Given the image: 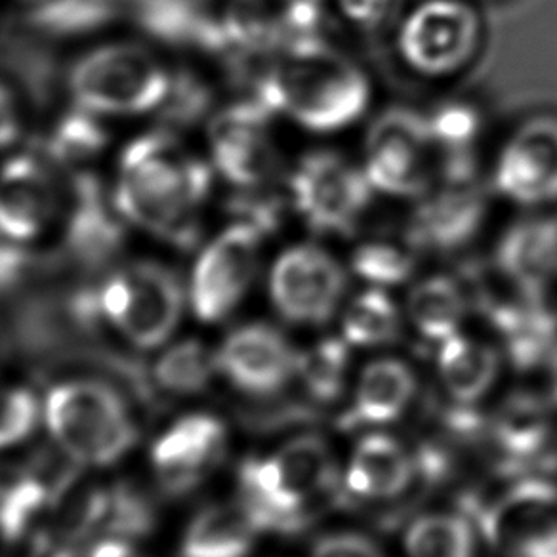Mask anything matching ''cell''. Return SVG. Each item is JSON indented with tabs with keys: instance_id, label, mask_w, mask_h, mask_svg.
<instances>
[{
	"instance_id": "obj_20",
	"label": "cell",
	"mask_w": 557,
	"mask_h": 557,
	"mask_svg": "<svg viewBox=\"0 0 557 557\" xmlns=\"http://www.w3.org/2000/svg\"><path fill=\"white\" fill-rule=\"evenodd\" d=\"M437 369L450 397L462 405H470L491 392L500 367L495 349L455 334L442 342Z\"/></svg>"
},
{
	"instance_id": "obj_6",
	"label": "cell",
	"mask_w": 557,
	"mask_h": 557,
	"mask_svg": "<svg viewBox=\"0 0 557 557\" xmlns=\"http://www.w3.org/2000/svg\"><path fill=\"white\" fill-rule=\"evenodd\" d=\"M45 418L60 449L78 465H113L138 437L123 397L98 380H70L52 387Z\"/></svg>"
},
{
	"instance_id": "obj_10",
	"label": "cell",
	"mask_w": 557,
	"mask_h": 557,
	"mask_svg": "<svg viewBox=\"0 0 557 557\" xmlns=\"http://www.w3.org/2000/svg\"><path fill=\"white\" fill-rule=\"evenodd\" d=\"M488 180L503 201L525 212L557 205V111L539 109L518 119L496 144Z\"/></svg>"
},
{
	"instance_id": "obj_12",
	"label": "cell",
	"mask_w": 557,
	"mask_h": 557,
	"mask_svg": "<svg viewBox=\"0 0 557 557\" xmlns=\"http://www.w3.org/2000/svg\"><path fill=\"white\" fill-rule=\"evenodd\" d=\"M263 240V233L235 220L202 247L187 288L195 318L220 323L239 308L262 271Z\"/></svg>"
},
{
	"instance_id": "obj_9",
	"label": "cell",
	"mask_w": 557,
	"mask_h": 557,
	"mask_svg": "<svg viewBox=\"0 0 557 557\" xmlns=\"http://www.w3.org/2000/svg\"><path fill=\"white\" fill-rule=\"evenodd\" d=\"M376 197L361 161L334 149L300 157L287 178L288 207L311 235H348Z\"/></svg>"
},
{
	"instance_id": "obj_7",
	"label": "cell",
	"mask_w": 557,
	"mask_h": 557,
	"mask_svg": "<svg viewBox=\"0 0 557 557\" xmlns=\"http://www.w3.org/2000/svg\"><path fill=\"white\" fill-rule=\"evenodd\" d=\"M349 263L319 237L290 240L265 265L273 310L288 325L323 326L346 306Z\"/></svg>"
},
{
	"instance_id": "obj_30",
	"label": "cell",
	"mask_w": 557,
	"mask_h": 557,
	"mask_svg": "<svg viewBox=\"0 0 557 557\" xmlns=\"http://www.w3.org/2000/svg\"><path fill=\"white\" fill-rule=\"evenodd\" d=\"M94 116L85 109L65 116L50 138V156L60 161H78L100 151L106 144V132Z\"/></svg>"
},
{
	"instance_id": "obj_35",
	"label": "cell",
	"mask_w": 557,
	"mask_h": 557,
	"mask_svg": "<svg viewBox=\"0 0 557 557\" xmlns=\"http://www.w3.org/2000/svg\"><path fill=\"white\" fill-rule=\"evenodd\" d=\"M88 557H139L124 541H103L88 554Z\"/></svg>"
},
{
	"instance_id": "obj_13",
	"label": "cell",
	"mask_w": 557,
	"mask_h": 557,
	"mask_svg": "<svg viewBox=\"0 0 557 557\" xmlns=\"http://www.w3.org/2000/svg\"><path fill=\"white\" fill-rule=\"evenodd\" d=\"M296 349L287 336L265 323L235 329L218 349V371L243 394L270 397L287 387L298 371Z\"/></svg>"
},
{
	"instance_id": "obj_21",
	"label": "cell",
	"mask_w": 557,
	"mask_h": 557,
	"mask_svg": "<svg viewBox=\"0 0 557 557\" xmlns=\"http://www.w3.org/2000/svg\"><path fill=\"white\" fill-rule=\"evenodd\" d=\"M113 210L103 205L92 180L75 182V207L71 210L67 243L81 262L100 265L121 245V227Z\"/></svg>"
},
{
	"instance_id": "obj_2",
	"label": "cell",
	"mask_w": 557,
	"mask_h": 557,
	"mask_svg": "<svg viewBox=\"0 0 557 557\" xmlns=\"http://www.w3.org/2000/svg\"><path fill=\"white\" fill-rule=\"evenodd\" d=\"M271 108L283 111L302 131L329 136L363 119L371 103V81L356 63L313 47L293 55L270 83Z\"/></svg>"
},
{
	"instance_id": "obj_4",
	"label": "cell",
	"mask_w": 557,
	"mask_h": 557,
	"mask_svg": "<svg viewBox=\"0 0 557 557\" xmlns=\"http://www.w3.org/2000/svg\"><path fill=\"white\" fill-rule=\"evenodd\" d=\"M389 32L403 70L426 83L465 77L485 47L480 0H414Z\"/></svg>"
},
{
	"instance_id": "obj_17",
	"label": "cell",
	"mask_w": 557,
	"mask_h": 557,
	"mask_svg": "<svg viewBox=\"0 0 557 557\" xmlns=\"http://www.w3.org/2000/svg\"><path fill=\"white\" fill-rule=\"evenodd\" d=\"M417 473V462L395 437L364 435L349 458L346 485L364 500H392L405 495Z\"/></svg>"
},
{
	"instance_id": "obj_3",
	"label": "cell",
	"mask_w": 557,
	"mask_h": 557,
	"mask_svg": "<svg viewBox=\"0 0 557 557\" xmlns=\"http://www.w3.org/2000/svg\"><path fill=\"white\" fill-rule=\"evenodd\" d=\"M336 483L326 443L315 435L296 437L265 458H248L239 470V503L260 531L290 533L308 510Z\"/></svg>"
},
{
	"instance_id": "obj_24",
	"label": "cell",
	"mask_w": 557,
	"mask_h": 557,
	"mask_svg": "<svg viewBox=\"0 0 557 557\" xmlns=\"http://www.w3.org/2000/svg\"><path fill=\"white\" fill-rule=\"evenodd\" d=\"M405 548L409 557L475 556L472 527L465 518L450 513H428L412 521Z\"/></svg>"
},
{
	"instance_id": "obj_31",
	"label": "cell",
	"mask_w": 557,
	"mask_h": 557,
	"mask_svg": "<svg viewBox=\"0 0 557 557\" xmlns=\"http://www.w3.org/2000/svg\"><path fill=\"white\" fill-rule=\"evenodd\" d=\"M39 422L37 397L25 387L0 389V449L24 442Z\"/></svg>"
},
{
	"instance_id": "obj_11",
	"label": "cell",
	"mask_w": 557,
	"mask_h": 557,
	"mask_svg": "<svg viewBox=\"0 0 557 557\" xmlns=\"http://www.w3.org/2000/svg\"><path fill=\"white\" fill-rule=\"evenodd\" d=\"M374 194L420 199L437 182L440 156L426 116L387 111L372 123L359 157Z\"/></svg>"
},
{
	"instance_id": "obj_19",
	"label": "cell",
	"mask_w": 557,
	"mask_h": 557,
	"mask_svg": "<svg viewBox=\"0 0 557 557\" xmlns=\"http://www.w3.org/2000/svg\"><path fill=\"white\" fill-rule=\"evenodd\" d=\"M260 533L243 504H214L187 527L180 556L247 557Z\"/></svg>"
},
{
	"instance_id": "obj_34",
	"label": "cell",
	"mask_w": 557,
	"mask_h": 557,
	"mask_svg": "<svg viewBox=\"0 0 557 557\" xmlns=\"http://www.w3.org/2000/svg\"><path fill=\"white\" fill-rule=\"evenodd\" d=\"M22 131V119L16 98L0 83V149L9 148Z\"/></svg>"
},
{
	"instance_id": "obj_5",
	"label": "cell",
	"mask_w": 557,
	"mask_h": 557,
	"mask_svg": "<svg viewBox=\"0 0 557 557\" xmlns=\"http://www.w3.org/2000/svg\"><path fill=\"white\" fill-rule=\"evenodd\" d=\"M78 109L96 116H136L163 108L174 78L148 48L111 42L73 63L67 77Z\"/></svg>"
},
{
	"instance_id": "obj_16",
	"label": "cell",
	"mask_w": 557,
	"mask_h": 557,
	"mask_svg": "<svg viewBox=\"0 0 557 557\" xmlns=\"http://www.w3.org/2000/svg\"><path fill=\"white\" fill-rule=\"evenodd\" d=\"M210 148L218 171L233 186H262L277 164L268 119L260 106L227 109L214 119Z\"/></svg>"
},
{
	"instance_id": "obj_8",
	"label": "cell",
	"mask_w": 557,
	"mask_h": 557,
	"mask_svg": "<svg viewBox=\"0 0 557 557\" xmlns=\"http://www.w3.org/2000/svg\"><path fill=\"white\" fill-rule=\"evenodd\" d=\"M94 296L98 318L139 349L163 346L178 329L186 306L176 273L157 262L131 263L111 273Z\"/></svg>"
},
{
	"instance_id": "obj_15",
	"label": "cell",
	"mask_w": 557,
	"mask_h": 557,
	"mask_svg": "<svg viewBox=\"0 0 557 557\" xmlns=\"http://www.w3.org/2000/svg\"><path fill=\"white\" fill-rule=\"evenodd\" d=\"M62 195L52 169L33 156L10 159L0 171V235L29 245L52 227Z\"/></svg>"
},
{
	"instance_id": "obj_26",
	"label": "cell",
	"mask_w": 557,
	"mask_h": 557,
	"mask_svg": "<svg viewBox=\"0 0 557 557\" xmlns=\"http://www.w3.org/2000/svg\"><path fill=\"white\" fill-rule=\"evenodd\" d=\"M349 369L348 342L326 338L298 357V379L311 399L331 403L341 397Z\"/></svg>"
},
{
	"instance_id": "obj_36",
	"label": "cell",
	"mask_w": 557,
	"mask_h": 557,
	"mask_svg": "<svg viewBox=\"0 0 557 557\" xmlns=\"http://www.w3.org/2000/svg\"><path fill=\"white\" fill-rule=\"evenodd\" d=\"M549 386H552V395L557 401V348L549 357Z\"/></svg>"
},
{
	"instance_id": "obj_25",
	"label": "cell",
	"mask_w": 557,
	"mask_h": 557,
	"mask_svg": "<svg viewBox=\"0 0 557 557\" xmlns=\"http://www.w3.org/2000/svg\"><path fill=\"white\" fill-rule=\"evenodd\" d=\"M548 434V417L533 399L510 403L496 422V443L513 465L539 457Z\"/></svg>"
},
{
	"instance_id": "obj_27",
	"label": "cell",
	"mask_w": 557,
	"mask_h": 557,
	"mask_svg": "<svg viewBox=\"0 0 557 557\" xmlns=\"http://www.w3.org/2000/svg\"><path fill=\"white\" fill-rule=\"evenodd\" d=\"M216 369L214 356H210L201 342H180L157 361L156 382L164 392L174 395H194L209 386Z\"/></svg>"
},
{
	"instance_id": "obj_33",
	"label": "cell",
	"mask_w": 557,
	"mask_h": 557,
	"mask_svg": "<svg viewBox=\"0 0 557 557\" xmlns=\"http://www.w3.org/2000/svg\"><path fill=\"white\" fill-rule=\"evenodd\" d=\"M311 557H384V554L363 534L338 533L319 541Z\"/></svg>"
},
{
	"instance_id": "obj_28",
	"label": "cell",
	"mask_w": 557,
	"mask_h": 557,
	"mask_svg": "<svg viewBox=\"0 0 557 557\" xmlns=\"http://www.w3.org/2000/svg\"><path fill=\"white\" fill-rule=\"evenodd\" d=\"M412 243H389V240H364L357 245L349 258V270L371 283V287L386 288L401 285L414 271L410 256Z\"/></svg>"
},
{
	"instance_id": "obj_23",
	"label": "cell",
	"mask_w": 557,
	"mask_h": 557,
	"mask_svg": "<svg viewBox=\"0 0 557 557\" xmlns=\"http://www.w3.org/2000/svg\"><path fill=\"white\" fill-rule=\"evenodd\" d=\"M401 311L386 288L369 287L342 310V338L359 348H376L397 341Z\"/></svg>"
},
{
	"instance_id": "obj_1",
	"label": "cell",
	"mask_w": 557,
	"mask_h": 557,
	"mask_svg": "<svg viewBox=\"0 0 557 557\" xmlns=\"http://www.w3.org/2000/svg\"><path fill=\"white\" fill-rule=\"evenodd\" d=\"M212 174L169 134H144L124 148L111 202L139 230L184 243L197 232V212Z\"/></svg>"
},
{
	"instance_id": "obj_32",
	"label": "cell",
	"mask_w": 557,
	"mask_h": 557,
	"mask_svg": "<svg viewBox=\"0 0 557 557\" xmlns=\"http://www.w3.org/2000/svg\"><path fill=\"white\" fill-rule=\"evenodd\" d=\"M336 16L351 32L379 33L394 27L403 9L399 0H331Z\"/></svg>"
},
{
	"instance_id": "obj_18",
	"label": "cell",
	"mask_w": 557,
	"mask_h": 557,
	"mask_svg": "<svg viewBox=\"0 0 557 557\" xmlns=\"http://www.w3.org/2000/svg\"><path fill=\"white\" fill-rule=\"evenodd\" d=\"M417 395V376L399 359H376L364 367L344 426H386L409 409Z\"/></svg>"
},
{
	"instance_id": "obj_14",
	"label": "cell",
	"mask_w": 557,
	"mask_h": 557,
	"mask_svg": "<svg viewBox=\"0 0 557 557\" xmlns=\"http://www.w3.org/2000/svg\"><path fill=\"white\" fill-rule=\"evenodd\" d=\"M227 447L225 428L212 414L182 418L151 450V462L164 493L184 496L216 470Z\"/></svg>"
},
{
	"instance_id": "obj_22",
	"label": "cell",
	"mask_w": 557,
	"mask_h": 557,
	"mask_svg": "<svg viewBox=\"0 0 557 557\" xmlns=\"http://www.w3.org/2000/svg\"><path fill=\"white\" fill-rule=\"evenodd\" d=\"M468 310L465 288L445 275L422 278L410 288L407 315L428 341L443 342L458 334Z\"/></svg>"
},
{
	"instance_id": "obj_37",
	"label": "cell",
	"mask_w": 557,
	"mask_h": 557,
	"mask_svg": "<svg viewBox=\"0 0 557 557\" xmlns=\"http://www.w3.org/2000/svg\"><path fill=\"white\" fill-rule=\"evenodd\" d=\"M288 7H308V9H319L321 0H287Z\"/></svg>"
},
{
	"instance_id": "obj_29",
	"label": "cell",
	"mask_w": 557,
	"mask_h": 557,
	"mask_svg": "<svg viewBox=\"0 0 557 557\" xmlns=\"http://www.w3.org/2000/svg\"><path fill=\"white\" fill-rule=\"evenodd\" d=\"M156 525V511L146 496L131 485L108 488L106 511L101 519L100 533L121 539H138L151 533Z\"/></svg>"
}]
</instances>
